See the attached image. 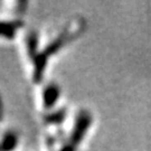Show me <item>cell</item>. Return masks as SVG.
Segmentation results:
<instances>
[{
    "label": "cell",
    "instance_id": "1",
    "mask_svg": "<svg viewBox=\"0 0 151 151\" xmlns=\"http://www.w3.org/2000/svg\"><path fill=\"white\" fill-rule=\"evenodd\" d=\"M67 39V36L66 35H60V37L57 38L56 40H54L53 43L49 45L47 48L44 50L43 53L37 56L36 58V63H35V80L36 82H39L40 78H42V75L44 73V70H45V66H46V62L49 58V56L52 54H54L55 52H57L58 49L64 45V43Z\"/></svg>",
    "mask_w": 151,
    "mask_h": 151
},
{
    "label": "cell",
    "instance_id": "2",
    "mask_svg": "<svg viewBox=\"0 0 151 151\" xmlns=\"http://www.w3.org/2000/svg\"><path fill=\"white\" fill-rule=\"evenodd\" d=\"M91 124V115L87 112H82L80 113L78 118L76 120L75 128L73 130V134H72V139L70 142L73 146H77L80 142L82 141V139L84 138L85 132L87 131L88 127Z\"/></svg>",
    "mask_w": 151,
    "mask_h": 151
},
{
    "label": "cell",
    "instance_id": "3",
    "mask_svg": "<svg viewBox=\"0 0 151 151\" xmlns=\"http://www.w3.org/2000/svg\"><path fill=\"white\" fill-rule=\"evenodd\" d=\"M18 27L19 22H0V36L11 38Z\"/></svg>",
    "mask_w": 151,
    "mask_h": 151
},
{
    "label": "cell",
    "instance_id": "4",
    "mask_svg": "<svg viewBox=\"0 0 151 151\" xmlns=\"http://www.w3.org/2000/svg\"><path fill=\"white\" fill-rule=\"evenodd\" d=\"M58 97V88L55 86H49L48 88H46L45 91V95H44V99H45V104L46 105H53L56 100Z\"/></svg>",
    "mask_w": 151,
    "mask_h": 151
},
{
    "label": "cell",
    "instance_id": "5",
    "mask_svg": "<svg viewBox=\"0 0 151 151\" xmlns=\"http://www.w3.org/2000/svg\"><path fill=\"white\" fill-rule=\"evenodd\" d=\"M16 137L12 134H9L6 137L5 139V142H4V149H6V150H10V149H12L14 147L16 146Z\"/></svg>",
    "mask_w": 151,
    "mask_h": 151
}]
</instances>
